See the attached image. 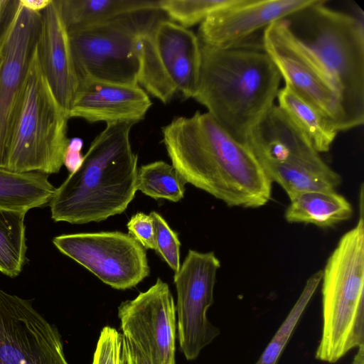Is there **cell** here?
Segmentation results:
<instances>
[{
  "label": "cell",
  "instance_id": "obj_1",
  "mask_svg": "<svg viewBox=\"0 0 364 364\" xmlns=\"http://www.w3.org/2000/svg\"><path fill=\"white\" fill-rule=\"evenodd\" d=\"M327 0L313 2L268 26L262 36L289 50L336 92L346 131L364 123V23L336 10Z\"/></svg>",
  "mask_w": 364,
  "mask_h": 364
},
{
  "label": "cell",
  "instance_id": "obj_2",
  "mask_svg": "<svg viewBox=\"0 0 364 364\" xmlns=\"http://www.w3.org/2000/svg\"><path fill=\"white\" fill-rule=\"evenodd\" d=\"M162 134L172 166L186 183L229 207L257 208L271 199L272 181L257 159L209 113L175 117Z\"/></svg>",
  "mask_w": 364,
  "mask_h": 364
},
{
  "label": "cell",
  "instance_id": "obj_3",
  "mask_svg": "<svg viewBox=\"0 0 364 364\" xmlns=\"http://www.w3.org/2000/svg\"><path fill=\"white\" fill-rule=\"evenodd\" d=\"M194 99L234 139L247 136L275 105L282 76L262 46L216 48L200 43Z\"/></svg>",
  "mask_w": 364,
  "mask_h": 364
},
{
  "label": "cell",
  "instance_id": "obj_4",
  "mask_svg": "<svg viewBox=\"0 0 364 364\" xmlns=\"http://www.w3.org/2000/svg\"><path fill=\"white\" fill-rule=\"evenodd\" d=\"M134 122L107 124L94 139L80 166L49 202L55 222H100L125 211L137 191V156L130 143Z\"/></svg>",
  "mask_w": 364,
  "mask_h": 364
},
{
  "label": "cell",
  "instance_id": "obj_5",
  "mask_svg": "<svg viewBox=\"0 0 364 364\" xmlns=\"http://www.w3.org/2000/svg\"><path fill=\"white\" fill-rule=\"evenodd\" d=\"M356 225L339 240L322 270V331L315 357L334 363L364 346L363 190Z\"/></svg>",
  "mask_w": 364,
  "mask_h": 364
},
{
  "label": "cell",
  "instance_id": "obj_6",
  "mask_svg": "<svg viewBox=\"0 0 364 364\" xmlns=\"http://www.w3.org/2000/svg\"><path fill=\"white\" fill-rule=\"evenodd\" d=\"M68 119L41 70L35 46L4 169L58 173L69 140Z\"/></svg>",
  "mask_w": 364,
  "mask_h": 364
},
{
  "label": "cell",
  "instance_id": "obj_7",
  "mask_svg": "<svg viewBox=\"0 0 364 364\" xmlns=\"http://www.w3.org/2000/svg\"><path fill=\"white\" fill-rule=\"evenodd\" d=\"M138 84L164 104L176 95L193 98L200 68V42L191 30L155 17L141 33Z\"/></svg>",
  "mask_w": 364,
  "mask_h": 364
},
{
  "label": "cell",
  "instance_id": "obj_8",
  "mask_svg": "<svg viewBox=\"0 0 364 364\" xmlns=\"http://www.w3.org/2000/svg\"><path fill=\"white\" fill-rule=\"evenodd\" d=\"M157 11L124 16L69 29L79 80L139 85V38Z\"/></svg>",
  "mask_w": 364,
  "mask_h": 364
},
{
  "label": "cell",
  "instance_id": "obj_9",
  "mask_svg": "<svg viewBox=\"0 0 364 364\" xmlns=\"http://www.w3.org/2000/svg\"><path fill=\"white\" fill-rule=\"evenodd\" d=\"M53 243L61 253L116 289H131L150 272L146 249L129 233L66 234L55 237Z\"/></svg>",
  "mask_w": 364,
  "mask_h": 364
},
{
  "label": "cell",
  "instance_id": "obj_10",
  "mask_svg": "<svg viewBox=\"0 0 364 364\" xmlns=\"http://www.w3.org/2000/svg\"><path fill=\"white\" fill-rule=\"evenodd\" d=\"M220 267V262L213 252L189 250L179 270L174 273L177 336L188 360L196 359L220 334V329L207 316L214 303V287Z\"/></svg>",
  "mask_w": 364,
  "mask_h": 364
},
{
  "label": "cell",
  "instance_id": "obj_11",
  "mask_svg": "<svg viewBox=\"0 0 364 364\" xmlns=\"http://www.w3.org/2000/svg\"><path fill=\"white\" fill-rule=\"evenodd\" d=\"M41 12L13 1L0 36V168L20 109L29 65L36 44Z\"/></svg>",
  "mask_w": 364,
  "mask_h": 364
},
{
  "label": "cell",
  "instance_id": "obj_12",
  "mask_svg": "<svg viewBox=\"0 0 364 364\" xmlns=\"http://www.w3.org/2000/svg\"><path fill=\"white\" fill-rule=\"evenodd\" d=\"M32 301L0 289V364H69L59 331Z\"/></svg>",
  "mask_w": 364,
  "mask_h": 364
},
{
  "label": "cell",
  "instance_id": "obj_13",
  "mask_svg": "<svg viewBox=\"0 0 364 364\" xmlns=\"http://www.w3.org/2000/svg\"><path fill=\"white\" fill-rule=\"evenodd\" d=\"M122 335L149 364H176V311L167 283L158 278L146 291L118 307Z\"/></svg>",
  "mask_w": 364,
  "mask_h": 364
},
{
  "label": "cell",
  "instance_id": "obj_14",
  "mask_svg": "<svg viewBox=\"0 0 364 364\" xmlns=\"http://www.w3.org/2000/svg\"><path fill=\"white\" fill-rule=\"evenodd\" d=\"M245 144L264 170L274 166L294 167L323 176L338 186L341 183V176L277 105L251 131Z\"/></svg>",
  "mask_w": 364,
  "mask_h": 364
},
{
  "label": "cell",
  "instance_id": "obj_15",
  "mask_svg": "<svg viewBox=\"0 0 364 364\" xmlns=\"http://www.w3.org/2000/svg\"><path fill=\"white\" fill-rule=\"evenodd\" d=\"M314 0H232L200 25V43L216 48L245 44L256 32L311 4Z\"/></svg>",
  "mask_w": 364,
  "mask_h": 364
},
{
  "label": "cell",
  "instance_id": "obj_16",
  "mask_svg": "<svg viewBox=\"0 0 364 364\" xmlns=\"http://www.w3.org/2000/svg\"><path fill=\"white\" fill-rule=\"evenodd\" d=\"M41 16L36 45L38 61L56 100L68 115L80 80L58 0H51Z\"/></svg>",
  "mask_w": 364,
  "mask_h": 364
},
{
  "label": "cell",
  "instance_id": "obj_17",
  "mask_svg": "<svg viewBox=\"0 0 364 364\" xmlns=\"http://www.w3.org/2000/svg\"><path fill=\"white\" fill-rule=\"evenodd\" d=\"M151 106L147 93L139 85L80 80L68 117L107 124L142 120Z\"/></svg>",
  "mask_w": 364,
  "mask_h": 364
},
{
  "label": "cell",
  "instance_id": "obj_18",
  "mask_svg": "<svg viewBox=\"0 0 364 364\" xmlns=\"http://www.w3.org/2000/svg\"><path fill=\"white\" fill-rule=\"evenodd\" d=\"M262 45L285 86L328 119L338 132H346L341 101L334 90L296 55L271 39L262 36Z\"/></svg>",
  "mask_w": 364,
  "mask_h": 364
},
{
  "label": "cell",
  "instance_id": "obj_19",
  "mask_svg": "<svg viewBox=\"0 0 364 364\" xmlns=\"http://www.w3.org/2000/svg\"><path fill=\"white\" fill-rule=\"evenodd\" d=\"M352 213L350 203L336 191H312L301 193L290 199L284 218L291 223L329 228L350 219Z\"/></svg>",
  "mask_w": 364,
  "mask_h": 364
},
{
  "label": "cell",
  "instance_id": "obj_20",
  "mask_svg": "<svg viewBox=\"0 0 364 364\" xmlns=\"http://www.w3.org/2000/svg\"><path fill=\"white\" fill-rule=\"evenodd\" d=\"M68 30L118 17L160 11L159 0H58Z\"/></svg>",
  "mask_w": 364,
  "mask_h": 364
},
{
  "label": "cell",
  "instance_id": "obj_21",
  "mask_svg": "<svg viewBox=\"0 0 364 364\" xmlns=\"http://www.w3.org/2000/svg\"><path fill=\"white\" fill-rule=\"evenodd\" d=\"M55 191L48 175L0 168V208L27 213L48 205Z\"/></svg>",
  "mask_w": 364,
  "mask_h": 364
},
{
  "label": "cell",
  "instance_id": "obj_22",
  "mask_svg": "<svg viewBox=\"0 0 364 364\" xmlns=\"http://www.w3.org/2000/svg\"><path fill=\"white\" fill-rule=\"evenodd\" d=\"M277 100V105L318 153L330 150L338 132L328 119L285 85L279 89Z\"/></svg>",
  "mask_w": 364,
  "mask_h": 364
},
{
  "label": "cell",
  "instance_id": "obj_23",
  "mask_svg": "<svg viewBox=\"0 0 364 364\" xmlns=\"http://www.w3.org/2000/svg\"><path fill=\"white\" fill-rule=\"evenodd\" d=\"M26 214L0 208V272L11 278L18 276L26 262Z\"/></svg>",
  "mask_w": 364,
  "mask_h": 364
},
{
  "label": "cell",
  "instance_id": "obj_24",
  "mask_svg": "<svg viewBox=\"0 0 364 364\" xmlns=\"http://www.w3.org/2000/svg\"><path fill=\"white\" fill-rule=\"evenodd\" d=\"M186 184L175 168L164 161H154L138 169L137 191L156 200L180 201L184 196Z\"/></svg>",
  "mask_w": 364,
  "mask_h": 364
},
{
  "label": "cell",
  "instance_id": "obj_25",
  "mask_svg": "<svg viewBox=\"0 0 364 364\" xmlns=\"http://www.w3.org/2000/svg\"><path fill=\"white\" fill-rule=\"evenodd\" d=\"M322 274V270L317 271L308 279L296 303L255 364H277L300 318L321 283Z\"/></svg>",
  "mask_w": 364,
  "mask_h": 364
},
{
  "label": "cell",
  "instance_id": "obj_26",
  "mask_svg": "<svg viewBox=\"0 0 364 364\" xmlns=\"http://www.w3.org/2000/svg\"><path fill=\"white\" fill-rule=\"evenodd\" d=\"M232 0H159V10L176 23L187 28L201 23Z\"/></svg>",
  "mask_w": 364,
  "mask_h": 364
},
{
  "label": "cell",
  "instance_id": "obj_27",
  "mask_svg": "<svg viewBox=\"0 0 364 364\" xmlns=\"http://www.w3.org/2000/svg\"><path fill=\"white\" fill-rule=\"evenodd\" d=\"M154 222L155 249L157 254L176 273L181 267V242L178 233L171 228L164 217L156 211L149 213Z\"/></svg>",
  "mask_w": 364,
  "mask_h": 364
},
{
  "label": "cell",
  "instance_id": "obj_28",
  "mask_svg": "<svg viewBox=\"0 0 364 364\" xmlns=\"http://www.w3.org/2000/svg\"><path fill=\"white\" fill-rule=\"evenodd\" d=\"M122 335L114 328L104 327L100 332L92 364H119Z\"/></svg>",
  "mask_w": 364,
  "mask_h": 364
},
{
  "label": "cell",
  "instance_id": "obj_29",
  "mask_svg": "<svg viewBox=\"0 0 364 364\" xmlns=\"http://www.w3.org/2000/svg\"><path fill=\"white\" fill-rule=\"evenodd\" d=\"M127 227L129 234L146 250L155 249L154 222L149 214L136 213L131 217Z\"/></svg>",
  "mask_w": 364,
  "mask_h": 364
},
{
  "label": "cell",
  "instance_id": "obj_30",
  "mask_svg": "<svg viewBox=\"0 0 364 364\" xmlns=\"http://www.w3.org/2000/svg\"><path fill=\"white\" fill-rule=\"evenodd\" d=\"M82 146L83 141L79 137H73L68 140L64 154L63 165L70 173L75 171L83 160V156L81 154Z\"/></svg>",
  "mask_w": 364,
  "mask_h": 364
},
{
  "label": "cell",
  "instance_id": "obj_31",
  "mask_svg": "<svg viewBox=\"0 0 364 364\" xmlns=\"http://www.w3.org/2000/svg\"><path fill=\"white\" fill-rule=\"evenodd\" d=\"M119 364H134L130 345L123 335L120 344Z\"/></svg>",
  "mask_w": 364,
  "mask_h": 364
},
{
  "label": "cell",
  "instance_id": "obj_32",
  "mask_svg": "<svg viewBox=\"0 0 364 364\" xmlns=\"http://www.w3.org/2000/svg\"><path fill=\"white\" fill-rule=\"evenodd\" d=\"M51 0H19V2L27 9L34 12H41L50 3Z\"/></svg>",
  "mask_w": 364,
  "mask_h": 364
},
{
  "label": "cell",
  "instance_id": "obj_33",
  "mask_svg": "<svg viewBox=\"0 0 364 364\" xmlns=\"http://www.w3.org/2000/svg\"><path fill=\"white\" fill-rule=\"evenodd\" d=\"M13 1L0 0V36L8 18Z\"/></svg>",
  "mask_w": 364,
  "mask_h": 364
},
{
  "label": "cell",
  "instance_id": "obj_34",
  "mask_svg": "<svg viewBox=\"0 0 364 364\" xmlns=\"http://www.w3.org/2000/svg\"><path fill=\"white\" fill-rule=\"evenodd\" d=\"M129 345L131 347L134 364H149V363L144 358V357L135 347L132 346L130 343Z\"/></svg>",
  "mask_w": 364,
  "mask_h": 364
},
{
  "label": "cell",
  "instance_id": "obj_35",
  "mask_svg": "<svg viewBox=\"0 0 364 364\" xmlns=\"http://www.w3.org/2000/svg\"><path fill=\"white\" fill-rule=\"evenodd\" d=\"M364 346L358 348V353L355 355L352 364H364Z\"/></svg>",
  "mask_w": 364,
  "mask_h": 364
},
{
  "label": "cell",
  "instance_id": "obj_36",
  "mask_svg": "<svg viewBox=\"0 0 364 364\" xmlns=\"http://www.w3.org/2000/svg\"><path fill=\"white\" fill-rule=\"evenodd\" d=\"M1 48H0V65H1Z\"/></svg>",
  "mask_w": 364,
  "mask_h": 364
}]
</instances>
